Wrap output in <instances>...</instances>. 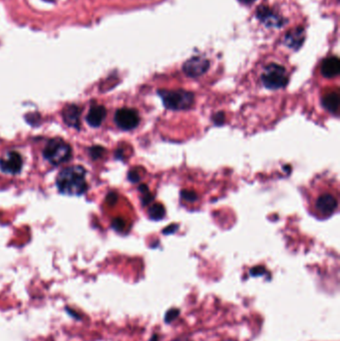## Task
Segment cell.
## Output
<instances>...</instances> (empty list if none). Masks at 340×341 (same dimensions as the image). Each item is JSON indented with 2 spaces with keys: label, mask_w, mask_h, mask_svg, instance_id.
<instances>
[{
  "label": "cell",
  "mask_w": 340,
  "mask_h": 341,
  "mask_svg": "<svg viewBox=\"0 0 340 341\" xmlns=\"http://www.w3.org/2000/svg\"><path fill=\"white\" fill-rule=\"evenodd\" d=\"M308 210L317 218H327L338 208L337 182L324 175L315 177L306 191Z\"/></svg>",
  "instance_id": "cell-1"
},
{
  "label": "cell",
  "mask_w": 340,
  "mask_h": 341,
  "mask_svg": "<svg viewBox=\"0 0 340 341\" xmlns=\"http://www.w3.org/2000/svg\"><path fill=\"white\" fill-rule=\"evenodd\" d=\"M86 170L81 166H71L62 170L56 179L58 189L65 194L80 195L87 189Z\"/></svg>",
  "instance_id": "cell-2"
},
{
  "label": "cell",
  "mask_w": 340,
  "mask_h": 341,
  "mask_svg": "<svg viewBox=\"0 0 340 341\" xmlns=\"http://www.w3.org/2000/svg\"><path fill=\"white\" fill-rule=\"evenodd\" d=\"M288 79L289 77L286 69L277 63L268 64L260 74L262 86L272 91L284 88L288 83Z\"/></svg>",
  "instance_id": "cell-3"
},
{
  "label": "cell",
  "mask_w": 340,
  "mask_h": 341,
  "mask_svg": "<svg viewBox=\"0 0 340 341\" xmlns=\"http://www.w3.org/2000/svg\"><path fill=\"white\" fill-rule=\"evenodd\" d=\"M160 96L169 109L172 110H185L191 107L194 102V96L192 93L177 89V90H161Z\"/></svg>",
  "instance_id": "cell-4"
},
{
  "label": "cell",
  "mask_w": 340,
  "mask_h": 341,
  "mask_svg": "<svg viewBox=\"0 0 340 341\" xmlns=\"http://www.w3.org/2000/svg\"><path fill=\"white\" fill-rule=\"evenodd\" d=\"M44 158L53 165H61L71 157V148L62 139H53L43 151Z\"/></svg>",
  "instance_id": "cell-5"
},
{
  "label": "cell",
  "mask_w": 340,
  "mask_h": 341,
  "mask_svg": "<svg viewBox=\"0 0 340 341\" xmlns=\"http://www.w3.org/2000/svg\"><path fill=\"white\" fill-rule=\"evenodd\" d=\"M114 119L116 125L124 131H131L136 129L141 122L139 112L134 108L128 107L117 110Z\"/></svg>",
  "instance_id": "cell-6"
},
{
  "label": "cell",
  "mask_w": 340,
  "mask_h": 341,
  "mask_svg": "<svg viewBox=\"0 0 340 341\" xmlns=\"http://www.w3.org/2000/svg\"><path fill=\"white\" fill-rule=\"evenodd\" d=\"M209 68V61L202 56H194L186 60L182 65L183 73L190 78H197L203 75Z\"/></svg>",
  "instance_id": "cell-7"
},
{
  "label": "cell",
  "mask_w": 340,
  "mask_h": 341,
  "mask_svg": "<svg viewBox=\"0 0 340 341\" xmlns=\"http://www.w3.org/2000/svg\"><path fill=\"white\" fill-rule=\"evenodd\" d=\"M23 165L22 158L17 152H10L5 158L0 159V169L7 173H18L21 170Z\"/></svg>",
  "instance_id": "cell-8"
},
{
  "label": "cell",
  "mask_w": 340,
  "mask_h": 341,
  "mask_svg": "<svg viewBox=\"0 0 340 341\" xmlns=\"http://www.w3.org/2000/svg\"><path fill=\"white\" fill-rule=\"evenodd\" d=\"M256 17L268 27H281L284 20L267 6H260L256 10Z\"/></svg>",
  "instance_id": "cell-9"
},
{
  "label": "cell",
  "mask_w": 340,
  "mask_h": 341,
  "mask_svg": "<svg viewBox=\"0 0 340 341\" xmlns=\"http://www.w3.org/2000/svg\"><path fill=\"white\" fill-rule=\"evenodd\" d=\"M321 75L325 78H334L340 72V61L336 56H330L324 59L320 66Z\"/></svg>",
  "instance_id": "cell-10"
},
{
  "label": "cell",
  "mask_w": 340,
  "mask_h": 341,
  "mask_svg": "<svg viewBox=\"0 0 340 341\" xmlns=\"http://www.w3.org/2000/svg\"><path fill=\"white\" fill-rule=\"evenodd\" d=\"M305 39V32L303 27H296L289 32H287L284 36V44L291 49L297 50L301 47Z\"/></svg>",
  "instance_id": "cell-11"
},
{
  "label": "cell",
  "mask_w": 340,
  "mask_h": 341,
  "mask_svg": "<svg viewBox=\"0 0 340 341\" xmlns=\"http://www.w3.org/2000/svg\"><path fill=\"white\" fill-rule=\"evenodd\" d=\"M321 103L323 108H325L330 113L337 115L339 109V91H328L324 93L321 97Z\"/></svg>",
  "instance_id": "cell-12"
},
{
  "label": "cell",
  "mask_w": 340,
  "mask_h": 341,
  "mask_svg": "<svg viewBox=\"0 0 340 341\" xmlns=\"http://www.w3.org/2000/svg\"><path fill=\"white\" fill-rule=\"evenodd\" d=\"M106 114L104 106H93L87 115V122L92 127H99L106 118Z\"/></svg>",
  "instance_id": "cell-13"
},
{
  "label": "cell",
  "mask_w": 340,
  "mask_h": 341,
  "mask_svg": "<svg viewBox=\"0 0 340 341\" xmlns=\"http://www.w3.org/2000/svg\"><path fill=\"white\" fill-rule=\"evenodd\" d=\"M80 114H81V110L77 106L70 105L66 107L63 111L64 122L68 126L78 128L80 124Z\"/></svg>",
  "instance_id": "cell-14"
},
{
  "label": "cell",
  "mask_w": 340,
  "mask_h": 341,
  "mask_svg": "<svg viewBox=\"0 0 340 341\" xmlns=\"http://www.w3.org/2000/svg\"><path fill=\"white\" fill-rule=\"evenodd\" d=\"M165 214V208L161 203H153L149 208V215L153 219H160Z\"/></svg>",
  "instance_id": "cell-15"
},
{
  "label": "cell",
  "mask_w": 340,
  "mask_h": 341,
  "mask_svg": "<svg viewBox=\"0 0 340 341\" xmlns=\"http://www.w3.org/2000/svg\"><path fill=\"white\" fill-rule=\"evenodd\" d=\"M178 314H179V310H178V309H176V308H171V309H170V310L167 311V313H166V315H165V321H166L167 323H170V322H171L172 320H174V319L178 316Z\"/></svg>",
  "instance_id": "cell-16"
},
{
  "label": "cell",
  "mask_w": 340,
  "mask_h": 341,
  "mask_svg": "<svg viewBox=\"0 0 340 341\" xmlns=\"http://www.w3.org/2000/svg\"><path fill=\"white\" fill-rule=\"evenodd\" d=\"M90 152H91V156H92L94 159H98V158H100V157L103 155L104 149L101 148V147H94V148L91 149Z\"/></svg>",
  "instance_id": "cell-17"
},
{
  "label": "cell",
  "mask_w": 340,
  "mask_h": 341,
  "mask_svg": "<svg viewBox=\"0 0 340 341\" xmlns=\"http://www.w3.org/2000/svg\"><path fill=\"white\" fill-rule=\"evenodd\" d=\"M241 4L243 5H251L252 3H254L256 0H238Z\"/></svg>",
  "instance_id": "cell-18"
},
{
  "label": "cell",
  "mask_w": 340,
  "mask_h": 341,
  "mask_svg": "<svg viewBox=\"0 0 340 341\" xmlns=\"http://www.w3.org/2000/svg\"><path fill=\"white\" fill-rule=\"evenodd\" d=\"M150 341H158V336L157 335H154Z\"/></svg>",
  "instance_id": "cell-19"
},
{
  "label": "cell",
  "mask_w": 340,
  "mask_h": 341,
  "mask_svg": "<svg viewBox=\"0 0 340 341\" xmlns=\"http://www.w3.org/2000/svg\"><path fill=\"white\" fill-rule=\"evenodd\" d=\"M44 1H47V2H54V0H44Z\"/></svg>",
  "instance_id": "cell-20"
}]
</instances>
